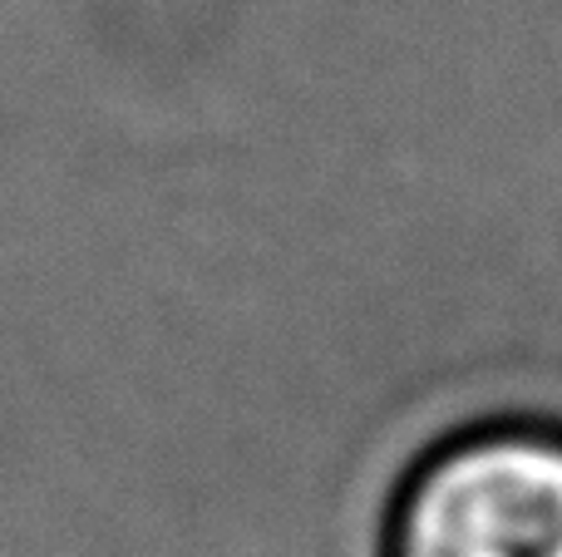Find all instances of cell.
I'll return each mask as SVG.
<instances>
[{
    "label": "cell",
    "instance_id": "cell-1",
    "mask_svg": "<svg viewBox=\"0 0 562 557\" xmlns=\"http://www.w3.org/2000/svg\"><path fill=\"white\" fill-rule=\"evenodd\" d=\"M395 557H562V434L479 430L409 479Z\"/></svg>",
    "mask_w": 562,
    "mask_h": 557
}]
</instances>
